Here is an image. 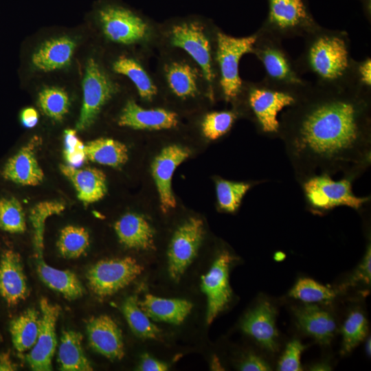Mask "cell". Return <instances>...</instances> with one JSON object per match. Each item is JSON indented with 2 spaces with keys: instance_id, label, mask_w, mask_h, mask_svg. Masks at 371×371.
<instances>
[{
  "instance_id": "cell-35",
  "label": "cell",
  "mask_w": 371,
  "mask_h": 371,
  "mask_svg": "<svg viewBox=\"0 0 371 371\" xmlns=\"http://www.w3.org/2000/svg\"><path fill=\"white\" fill-rule=\"evenodd\" d=\"M89 246V234L85 228L67 225L60 231L57 247L63 258H78L85 254Z\"/></svg>"
},
{
  "instance_id": "cell-4",
  "label": "cell",
  "mask_w": 371,
  "mask_h": 371,
  "mask_svg": "<svg viewBox=\"0 0 371 371\" xmlns=\"http://www.w3.org/2000/svg\"><path fill=\"white\" fill-rule=\"evenodd\" d=\"M311 83L296 89L275 85L264 79L259 82L243 80L238 102L233 109L240 117H249L260 134L279 138L278 115L296 103Z\"/></svg>"
},
{
  "instance_id": "cell-51",
  "label": "cell",
  "mask_w": 371,
  "mask_h": 371,
  "mask_svg": "<svg viewBox=\"0 0 371 371\" xmlns=\"http://www.w3.org/2000/svg\"><path fill=\"white\" fill-rule=\"evenodd\" d=\"M371 344V341H370V337H369L368 339H367V341H366V353L368 355V356H370V353H371V350H370V345Z\"/></svg>"
},
{
  "instance_id": "cell-53",
  "label": "cell",
  "mask_w": 371,
  "mask_h": 371,
  "mask_svg": "<svg viewBox=\"0 0 371 371\" xmlns=\"http://www.w3.org/2000/svg\"><path fill=\"white\" fill-rule=\"evenodd\" d=\"M363 3L366 5V14L368 15H368L370 16V8H368V3H370V0H361Z\"/></svg>"
},
{
  "instance_id": "cell-42",
  "label": "cell",
  "mask_w": 371,
  "mask_h": 371,
  "mask_svg": "<svg viewBox=\"0 0 371 371\" xmlns=\"http://www.w3.org/2000/svg\"><path fill=\"white\" fill-rule=\"evenodd\" d=\"M305 348L298 340L289 342L278 363V370L280 371L302 370L300 357Z\"/></svg>"
},
{
  "instance_id": "cell-15",
  "label": "cell",
  "mask_w": 371,
  "mask_h": 371,
  "mask_svg": "<svg viewBox=\"0 0 371 371\" xmlns=\"http://www.w3.org/2000/svg\"><path fill=\"white\" fill-rule=\"evenodd\" d=\"M40 308L39 334L36 344L26 354L25 360L32 370L49 371L57 345L56 325L61 309L45 297L41 300Z\"/></svg>"
},
{
  "instance_id": "cell-24",
  "label": "cell",
  "mask_w": 371,
  "mask_h": 371,
  "mask_svg": "<svg viewBox=\"0 0 371 371\" xmlns=\"http://www.w3.org/2000/svg\"><path fill=\"white\" fill-rule=\"evenodd\" d=\"M299 328L322 345L334 337L337 324L333 315L315 304H305L293 309Z\"/></svg>"
},
{
  "instance_id": "cell-11",
  "label": "cell",
  "mask_w": 371,
  "mask_h": 371,
  "mask_svg": "<svg viewBox=\"0 0 371 371\" xmlns=\"http://www.w3.org/2000/svg\"><path fill=\"white\" fill-rule=\"evenodd\" d=\"M83 100L76 131L89 128L102 108L120 91V85L104 68L91 58L86 65L82 80Z\"/></svg>"
},
{
  "instance_id": "cell-38",
  "label": "cell",
  "mask_w": 371,
  "mask_h": 371,
  "mask_svg": "<svg viewBox=\"0 0 371 371\" xmlns=\"http://www.w3.org/2000/svg\"><path fill=\"white\" fill-rule=\"evenodd\" d=\"M38 102L44 114L56 121L62 120L69 109L68 94L59 87L43 89L38 94Z\"/></svg>"
},
{
  "instance_id": "cell-26",
  "label": "cell",
  "mask_w": 371,
  "mask_h": 371,
  "mask_svg": "<svg viewBox=\"0 0 371 371\" xmlns=\"http://www.w3.org/2000/svg\"><path fill=\"white\" fill-rule=\"evenodd\" d=\"M76 46L69 36L50 38L33 54L32 63L36 69L45 72L63 68L69 65Z\"/></svg>"
},
{
  "instance_id": "cell-37",
  "label": "cell",
  "mask_w": 371,
  "mask_h": 371,
  "mask_svg": "<svg viewBox=\"0 0 371 371\" xmlns=\"http://www.w3.org/2000/svg\"><path fill=\"white\" fill-rule=\"evenodd\" d=\"M239 117L238 112L233 108L230 110L207 112L201 123L202 133L207 139L216 140L232 129Z\"/></svg>"
},
{
  "instance_id": "cell-45",
  "label": "cell",
  "mask_w": 371,
  "mask_h": 371,
  "mask_svg": "<svg viewBox=\"0 0 371 371\" xmlns=\"http://www.w3.org/2000/svg\"><path fill=\"white\" fill-rule=\"evenodd\" d=\"M239 368L242 371H267L271 368L268 363L260 357L249 354L242 361Z\"/></svg>"
},
{
  "instance_id": "cell-34",
  "label": "cell",
  "mask_w": 371,
  "mask_h": 371,
  "mask_svg": "<svg viewBox=\"0 0 371 371\" xmlns=\"http://www.w3.org/2000/svg\"><path fill=\"white\" fill-rule=\"evenodd\" d=\"M122 313L132 332L142 339H155L160 329L140 307L135 296H130L124 302Z\"/></svg>"
},
{
  "instance_id": "cell-49",
  "label": "cell",
  "mask_w": 371,
  "mask_h": 371,
  "mask_svg": "<svg viewBox=\"0 0 371 371\" xmlns=\"http://www.w3.org/2000/svg\"><path fill=\"white\" fill-rule=\"evenodd\" d=\"M311 370L314 371H324L330 370V367L326 363H316L311 368Z\"/></svg>"
},
{
  "instance_id": "cell-36",
  "label": "cell",
  "mask_w": 371,
  "mask_h": 371,
  "mask_svg": "<svg viewBox=\"0 0 371 371\" xmlns=\"http://www.w3.org/2000/svg\"><path fill=\"white\" fill-rule=\"evenodd\" d=\"M289 296L305 304H329L335 298L336 293L313 279L302 278L291 289Z\"/></svg>"
},
{
  "instance_id": "cell-22",
  "label": "cell",
  "mask_w": 371,
  "mask_h": 371,
  "mask_svg": "<svg viewBox=\"0 0 371 371\" xmlns=\"http://www.w3.org/2000/svg\"><path fill=\"white\" fill-rule=\"evenodd\" d=\"M27 279L20 255L11 249L0 259V295L10 306L19 304L28 295Z\"/></svg>"
},
{
  "instance_id": "cell-16",
  "label": "cell",
  "mask_w": 371,
  "mask_h": 371,
  "mask_svg": "<svg viewBox=\"0 0 371 371\" xmlns=\"http://www.w3.org/2000/svg\"><path fill=\"white\" fill-rule=\"evenodd\" d=\"M190 153L186 147L172 144L164 148L152 163V175L159 196L161 209L165 213L176 206L171 186L173 173Z\"/></svg>"
},
{
  "instance_id": "cell-14",
  "label": "cell",
  "mask_w": 371,
  "mask_h": 371,
  "mask_svg": "<svg viewBox=\"0 0 371 371\" xmlns=\"http://www.w3.org/2000/svg\"><path fill=\"white\" fill-rule=\"evenodd\" d=\"M233 259L227 251H222L208 272L201 277V289L207 297L206 322L208 324L225 309L231 300L229 271Z\"/></svg>"
},
{
  "instance_id": "cell-41",
  "label": "cell",
  "mask_w": 371,
  "mask_h": 371,
  "mask_svg": "<svg viewBox=\"0 0 371 371\" xmlns=\"http://www.w3.org/2000/svg\"><path fill=\"white\" fill-rule=\"evenodd\" d=\"M63 156L68 165L79 167L87 159L85 144L78 137L76 130L68 128L64 132Z\"/></svg>"
},
{
  "instance_id": "cell-29",
  "label": "cell",
  "mask_w": 371,
  "mask_h": 371,
  "mask_svg": "<svg viewBox=\"0 0 371 371\" xmlns=\"http://www.w3.org/2000/svg\"><path fill=\"white\" fill-rule=\"evenodd\" d=\"M87 160L113 168H119L128 159L126 146L120 141L100 137L85 144Z\"/></svg>"
},
{
  "instance_id": "cell-27",
  "label": "cell",
  "mask_w": 371,
  "mask_h": 371,
  "mask_svg": "<svg viewBox=\"0 0 371 371\" xmlns=\"http://www.w3.org/2000/svg\"><path fill=\"white\" fill-rule=\"evenodd\" d=\"M142 309L153 320L179 324L190 314L192 304L183 299H167L151 294L139 302Z\"/></svg>"
},
{
  "instance_id": "cell-40",
  "label": "cell",
  "mask_w": 371,
  "mask_h": 371,
  "mask_svg": "<svg viewBox=\"0 0 371 371\" xmlns=\"http://www.w3.org/2000/svg\"><path fill=\"white\" fill-rule=\"evenodd\" d=\"M368 333V321L360 310H353L344 321L342 328V352H351L366 337Z\"/></svg>"
},
{
  "instance_id": "cell-9",
  "label": "cell",
  "mask_w": 371,
  "mask_h": 371,
  "mask_svg": "<svg viewBox=\"0 0 371 371\" xmlns=\"http://www.w3.org/2000/svg\"><path fill=\"white\" fill-rule=\"evenodd\" d=\"M252 54L261 62L265 71L264 80L280 87L300 89L311 82L302 78L295 60L282 45V41L259 28Z\"/></svg>"
},
{
  "instance_id": "cell-39",
  "label": "cell",
  "mask_w": 371,
  "mask_h": 371,
  "mask_svg": "<svg viewBox=\"0 0 371 371\" xmlns=\"http://www.w3.org/2000/svg\"><path fill=\"white\" fill-rule=\"evenodd\" d=\"M0 229L11 234H21L26 230L23 207L14 196L0 199Z\"/></svg>"
},
{
  "instance_id": "cell-44",
  "label": "cell",
  "mask_w": 371,
  "mask_h": 371,
  "mask_svg": "<svg viewBox=\"0 0 371 371\" xmlns=\"http://www.w3.org/2000/svg\"><path fill=\"white\" fill-rule=\"evenodd\" d=\"M363 282L366 284H370L371 281V246L370 243L367 245L366 251L363 260L358 266L353 276L343 286L346 288L350 286L357 282Z\"/></svg>"
},
{
  "instance_id": "cell-18",
  "label": "cell",
  "mask_w": 371,
  "mask_h": 371,
  "mask_svg": "<svg viewBox=\"0 0 371 371\" xmlns=\"http://www.w3.org/2000/svg\"><path fill=\"white\" fill-rule=\"evenodd\" d=\"M41 142V138L34 136L10 157L3 167V178L21 186H35L41 183L45 175L36 156Z\"/></svg>"
},
{
  "instance_id": "cell-5",
  "label": "cell",
  "mask_w": 371,
  "mask_h": 371,
  "mask_svg": "<svg viewBox=\"0 0 371 371\" xmlns=\"http://www.w3.org/2000/svg\"><path fill=\"white\" fill-rule=\"evenodd\" d=\"M158 52L155 75L161 95L182 102L216 100L202 69L189 56L179 49Z\"/></svg>"
},
{
  "instance_id": "cell-43",
  "label": "cell",
  "mask_w": 371,
  "mask_h": 371,
  "mask_svg": "<svg viewBox=\"0 0 371 371\" xmlns=\"http://www.w3.org/2000/svg\"><path fill=\"white\" fill-rule=\"evenodd\" d=\"M353 80L359 87L371 89V58L366 57L361 60H355L352 69Z\"/></svg>"
},
{
  "instance_id": "cell-23",
  "label": "cell",
  "mask_w": 371,
  "mask_h": 371,
  "mask_svg": "<svg viewBox=\"0 0 371 371\" xmlns=\"http://www.w3.org/2000/svg\"><path fill=\"white\" fill-rule=\"evenodd\" d=\"M59 169L71 183L78 199L85 205L97 202L106 194V177L101 170L92 167H74L68 164H60Z\"/></svg>"
},
{
  "instance_id": "cell-33",
  "label": "cell",
  "mask_w": 371,
  "mask_h": 371,
  "mask_svg": "<svg viewBox=\"0 0 371 371\" xmlns=\"http://www.w3.org/2000/svg\"><path fill=\"white\" fill-rule=\"evenodd\" d=\"M265 181L254 182L234 181L218 178L216 179L217 204L221 211L234 213L239 208L243 199L252 186Z\"/></svg>"
},
{
  "instance_id": "cell-10",
  "label": "cell",
  "mask_w": 371,
  "mask_h": 371,
  "mask_svg": "<svg viewBox=\"0 0 371 371\" xmlns=\"http://www.w3.org/2000/svg\"><path fill=\"white\" fill-rule=\"evenodd\" d=\"M267 16L260 27L284 40L302 37L316 30V22L307 0H267Z\"/></svg>"
},
{
  "instance_id": "cell-3",
  "label": "cell",
  "mask_w": 371,
  "mask_h": 371,
  "mask_svg": "<svg viewBox=\"0 0 371 371\" xmlns=\"http://www.w3.org/2000/svg\"><path fill=\"white\" fill-rule=\"evenodd\" d=\"M219 29L212 21L196 16L170 19L159 24L157 48L179 49L189 56L202 69L216 99L219 98L216 63Z\"/></svg>"
},
{
  "instance_id": "cell-32",
  "label": "cell",
  "mask_w": 371,
  "mask_h": 371,
  "mask_svg": "<svg viewBox=\"0 0 371 371\" xmlns=\"http://www.w3.org/2000/svg\"><path fill=\"white\" fill-rule=\"evenodd\" d=\"M65 209V203L58 201L37 203L30 212L33 228V246L35 259L43 258L44 231L46 220L51 216L59 214Z\"/></svg>"
},
{
  "instance_id": "cell-7",
  "label": "cell",
  "mask_w": 371,
  "mask_h": 371,
  "mask_svg": "<svg viewBox=\"0 0 371 371\" xmlns=\"http://www.w3.org/2000/svg\"><path fill=\"white\" fill-rule=\"evenodd\" d=\"M355 179L342 176L334 179L327 174L315 175L299 184L306 208L314 214L324 215L335 207L346 206L362 210L370 202V196H358L352 190Z\"/></svg>"
},
{
  "instance_id": "cell-28",
  "label": "cell",
  "mask_w": 371,
  "mask_h": 371,
  "mask_svg": "<svg viewBox=\"0 0 371 371\" xmlns=\"http://www.w3.org/2000/svg\"><path fill=\"white\" fill-rule=\"evenodd\" d=\"M36 272L42 282L66 299L81 297L85 289L78 276L70 270H60L48 265L43 258L36 259Z\"/></svg>"
},
{
  "instance_id": "cell-46",
  "label": "cell",
  "mask_w": 371,
  "mask_h": 371,
  "mask_svg": "<svg viewBox=\"0 0 371 371\" xmlns=\"http://www.w3.org/2000/svg\"><path fill=\"white\" fill-rule=\"evenodd\" d=\"M138 368L141 371H166L168 370V366L166 363L155 359L148 354H144Z\"/></svg>"
},
{
  "instance_id": "cell-50",
  "label": "cell",
  "mask_w": 371,
  "mask_h": 371,
  "mask_svg": "<svg viewBox=\"0 0 371 371\" xmlns=\"http://www.w3.org/2000/svg\"><path fill=\"white\" fill-rule=\"evenodd\" d=\"M285 254L282 252H276L274 254V259L277 261H281L284 259Z\"/></svg>"
},
{
  "instance_id": "cell-19",
  "label": "cell",
  "mask_w": 371,
  "mask_h": 371,
  "mask_svg": "<svg viewBox=\"0 0 371 371\" xmlns=\"http://www.w3.org/2000/svg\"><path fill=\"white\" fill-rule=\"evenodd\" d=\"M146 58L142 56L122 54L111 64L112 71L127 77L133 83L140 99L146 103H153L161 95L155 72L148 67Z\"/></svg>"
},
{
  "instance_id": "cell-31",
  "label": "cell",
  "mask_w": 371,
  "mask_h": 371,
  "mask_svg": "<svg viewBox=\"0 0 371 371\" xmlns=\"http://www.w3.org/2000/svg\"><path fill=\"white\" fill-rule=\"evenodd\" d=\"M41 327V314L27 308L10 323V333L14 348L20 352L30 350L36 344Z\"/></svg>"
},
{
  "instance_id": "cell-25",
  "label": "cell",
  "mask_w": 371,
  "mask_h": 371,
  "mask_svg": "<svg viewBox=\"0 0 371 371\" xmlns=\"http://www.w3.org/2000/svg\"><path fill=\"white\" fill-rule=\"evenodd\" d=\"M121 244L129 249L152 250L155 249L154 231L141 215L127 213L114 225Z\"/></svg>"
},
{
  "instance_id": "cell-52",
  "label": "cell",
  "mask_w": 371,
  "mask_h": 371,
  "mask_svg": "<svg viewBox=\"0 0 371 371\" xmlns=\"http://www.w3.org/2000/svg\"><path fill=\"white\" fill-rule=\"evenodd\" d=\"M212 369L213 370H218V368H220V365L218 363V360L214 357L213 361H212Z\"/></svg>"
},
{
  "instance_id": "cell-13",
  "label": "cell",
  "mask_w": 371,
  "mask_h": 371,
  "mask_svg": "<svg viewBox=\"0 0 371 371\" xmlns=\"http://www.w3.org/2000/svg\"><path fill=\"white\" fill-rule=\"evenodd\" d=\"M204 235L203 221L190 218L175 231L168 251V271L179 280L197 254Z\"/></svg>"
},
{
  "instance_id": "cell-8",
  "label": "cell",
  "mask_w": 371,
  "mask_h": 371,
  "mask_svg": "<svg viewBox=\"0 0 371 371\" xmlns=\"http://www.w3.org/2000/svg\"><path fill=\"white\" fill-rule=\"evenodd\" d=\"M256 39L251 35L236 37L221 29L217 33L216 63L219 98L235 107L243 88V80L239 75V63L247 54H252Z\"/></svg>"
},
{
  "instance_id": "cell-6",
  "label": "cell",
  "mask_w": 371,
  "mask_h": 371,
  "mask_svg": "<svg viewBox=\"0 0 371 371\" xmlns=\"http://www.w3.org/2000/svg\"><path fill=\"white\" fill-rule=\"evenodd\" d=\"M98 19L105 38L126 47H138L149 58L159 43V24L127 8L108 5L99 10Z\"/></svg>"
},
{
  "instance_id": "cell-30",
  "label": "cell",
  "mask_w": 371,
  "mask_h": 371,
  "mask_svg": "<svg viewBox=\"0 0 371 371\" xmlns=\"http://www.w3.org/2000/svg\"><path fill=\"white\" fill-rule=\"evenodd\" d=\"M82 336L76 331L63 332L58 348V361L60 370L63 371H89L93 368L85 354L82 345Z\"/></svg>"
},
{
  "instance_id": "cell-2",
  "label": "cell",
  "mask_w": 371,
  "mask_h": 371,
  "mask_svg": "<svg viewBox=\"0 0 371 371\" xmlns=\"http://www.w3.org/2000/svg\"><path fill=\"white\" fill-rule=\"evenodd\" d=\"M304 39V49L295 60L301 76L311 74L316 78L315 82L321 85H355L352 74L355 59L350 54V41L346 31L319 25Z\"/></svg>"
},
{
  "instance_id": "cell-20",
  "label": "cell",
  "mask_w": 371,
  "mask_h": 371,
  "mask_svg": "<svg viewBox=\"0 0 371 371\" xmlns=\"http://www.w3.org/2000/svg\"><path fill=\"white\" fill-rule=\"evenodd\" d=\"M90 347L111 360H120L124 355L122 330L109 316L102 315L91 318L87 324Z\"/></svg>"
},
{
  "instance_id": "cell-12",
  "label": "cell",
  "mask_w": 371,
  "mask_h": 371,
  "mask_svg": "<svg viewBox=\"0 0 371 371\" xmlns=\"http://www.w3.org/2000/svg\"><path fill=\"white\" fill-rule=\"evenodd\" d=\"M143 270V267L130 256L105 259L93 265L87 271L86 278L91 291L104 298L126 287Z\"/></svg>"
},
{
  "instance_id": "cell-17",
  "label": "cell",
  "mask_w": 371,
  "mask_h": 371,
  "mask_svg": "<svg viewBox=\"0 0 371 371\" xmlns=\"http://www.w3.org/2000/svg\"><path fill=\"white\" fill-rule=\"evenodd\" d=\"M179 124L176 111L160 106L144 108L133 99L126 101L117 119L120 126L142 131L172 129Z\"/></svg>"
},
{
  "instance_id": "cell-21",
  "label": "cell",
  "mask_w": 371,
  "mask_h": 371,
  "mask_svg": "<svg viewBox=\"0 0 371 371\" xmlns=\"http://www.w3.org/2000/svg\"><path fill=\"white\" fill-rule=\"evenodd\" d=\"M276 315L275 307L269 302L262 301L245 315L241 324L245 333L272 352L278 348Z\"/></svg>"
},
{
  "instance_id": "cell-1",
  "label": "cell",
  "mask_w": 371,
  "mask_h": 371,
  "mask_svg": "<svg viewBox=\"0 0 371 371\" xmlns=\"http://www.w3.org/2000/svg\"><path fill=\"white\" fill-rule=\"evenodd\" d=\"M279 120V138L299 183L321 174L356 180L370 167L371 89L311 82Z\"/></svg>"
},
{
  "instance_id": "cell-47",
  "label": "cell",
  "mask_w": 371,
  "mask_h": 371,
  "mask_svg": "<svg viewBox=\"0 0 371 371\" xmlns=\"http://www.w3.org/2000/svg\"><path fill=\"white\" fill-rule=\"evenodd\" d=\"M20 117L23 125L28 128L34 127L38 121V113L33 107L24 109Z\"/></svg>"
},
{
  "instance_id": "cell-48",
  "label": "cell",
  "mask_w": 371,
  "mask_h": 371,
  "mask_svg": "<svg viewBox=\"0 0 371 371\" xmlns=\"http://www.w3.org/2000/svg\"><path fill=\"white\" fill-rule=\"evenodd\" d=\"M17 369V366L12 361L9 352L0 354V371H12Z\"/></svg>"
}]
</instances>
